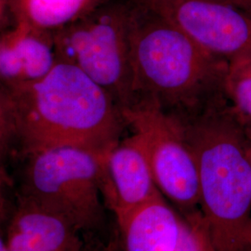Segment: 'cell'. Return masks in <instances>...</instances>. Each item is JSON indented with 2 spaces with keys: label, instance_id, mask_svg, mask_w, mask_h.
I'll use <instances>...</instances> for the list:
<instances>
[{
  "label": "cell",
  "instance_id": "19",
  "mask_svg": "<svg viewBox=\"0 0 251 251\" xmlns=\"http://www.w3.org/2000/svg\"><path fill=\"white\" fill-rule=\"evenodd\" d=\"M247 130V129H246ZM247 133H248V137H249V141H250V150H251V128L247 130Z\"/></svg>",
  "mask_w": 251,
  "mask_h": 251
},
{
  "label": "cell",
  "instance_id": "13",
  "mask_svg": "<svg viewBox=\"0 0 251 251\" xmlns=\"http://www.w3.org/2000/svg\"><path fill=\"white\" fill-rule=\"evenodd\" d=\"M225 95L234 115L247 129L251 128V56L229 61Z\"/></svg>",
  "mask_w": 251,
  "mask_h": 251
},
{
  "label": "cell",
  "instance_id": "18",
  "mask_svg": "<svg viewBox=\"0 0 251 251\" xmlns=\"http://www.w3.org/2000/svg\"><path fill=\"white\" fill-rule=\"evenodd\" d=\"M0 251H9L6 239H4L3 237H1V240H0Z\"/></svg>",
  "mask_w": 251,
  "mask_h": 251
},
{
  "label": "cell",
  "instance_id": "12",
  "mask_svg": "<svg viewBox=\"0 0 251 251\" xmlns=\"http://www.w3.org/2000/svg\"><path fill=\"white\" fill-rule=\"evenodd\" d=\"M108 0H14V25L54 32L86 16Z\"/></svg>",
  "mask_w": 251,
  "mask_h": 251
},
{
  "label": "cell",
  "instance_id": "5",
  "mask_svg": "<svg viewBox=\"0 0 251 251\" xmlns=\"http://www.w3.org/2000/svg\"><path fill=\"white\" fill-rule=\"evenodd\" d=\"M139 5L108 0L86 16L54 31L58 61L77 66L115 99L132 104V36Z\"/></svg>",
  "mask_w": 251,
  "mask_h": 251
},
{
  "label": "cell",
  "instance_id": "9",
  "mask_svg": "<svg viewBox=\"0 0 251 251\" xmlns=\"http://www.w3.org/2000/svg\"><path fill=\"white\" fill-rule=\"evenodd\" d=\"M58 63L53 33L16 23L0 38L1 85L18 86L42 79Z\"/></svg>",
  "mask_w": 251,
  "mask_h": 251
},
{
  "label": "cell",
  "instance_id": "7",
  "mask_svg": "<svg viewBox=\"0 0 251 251\" xmlns=\"http://www.w3.org/2000/svg\"><path fill=\"white\" fill-rule=\"evenodd\" d=\"M228 62L251 56V15L214 0H135Z\"/></svg>",
  "mask_w": 251,
  "mask_h": 251
},
{
  "label": "cell",
  "instance_id": "6",
  "mask_svg": "<svg viewBox=\"0 0 251 251\" xmlns=\"http://www.w3.org/2000/svg\"><path fill=\"white\" fill-rule=\"evenodd\" d=\"M142 145L162 195L186 213L199 208L198 165L179 119L147 102L122 110Z\"/></svg>",
  "mask_w": 251,
  "mask_h": 251
},
{
  "label": "cell",
  "instance_id": "17",
  "mask_svg": "<svg viewBox=\"0 0 251 251\" xmlns=\"http://www.w3.org/2000/svg\"><path fill=\"white\" fill-rule=\"evenodd\" d=\"M226 5L232 6L236 9H241L243 11L251 15V0H214Z\"/></svg>",
  "mask_w": 251,
  "mask_h": 251
},
{
  "label": "cell",
  "instance_id": "2",
  "mask_svg": "<svg viewBox=\"0 0 251 251\" xmlns=\"http://www.w3.org/2000/svg\"><path fill=\"white\" fill-rule=\"evenodd\" d=\"M178 119L198 165L199 208L215 251H251V156L246 128L226 97Z\"/></svg>",
  "mask_w": 251,
  "mask_h": 251
},
{
  "label": "cell",
  "instance_id": "10",
  "mask_svg": "<svg viewBox=\"0 0 251 251\" xmlns=\"http://www.w3.org/2000/svg\"><path fill=\"white\" fill-rule=\"evenodd\" d=\"M80 233L62 217L17 199L5 239L9 251H80Z\"/></svg>",
  "mask_w": 251,
  "mask_h": 251
},
{
  "label": "cell",
  "instance_id": "11",
  "mask_svg": "<svg viewBox=\"0 0 251 251\" xmlns=\"http://www.w3.org/2000/svg\"><path fill=\"white\" fill-rule=\"evenodd\" d=\"M123 251H174L180 214L159 195L117 223Z\"/></svg>",
  "mask_w": 251,
  "mask_h": 251
},
{
  "label": "cell",
  "instance_id": "1",
  "mask_svg": "<svg viewBox=\"0 0 251 251\" xmlns=\"http://www.w3.org/2000/svg\"><path fill=\"white\" fill-rule=\"evenodd\" d=\"M115 99L72 63L58 61L45 77L1 85V152L21 156L57 145L107 153L126 127Z\"/></svg>",
  "mask_w": 251,
  "mask_h": 251
},
{
  "label": "cell",
  "instance_id": "3",
  "mask_svg": "<svg viewBox=\"0 0 251 251\" xmlns=\"http://www.w3.org/2000/svg\"><path fill=\"white\" fill-rule=\"evenodd\" d=\"M138 5L132 36V104L151 103L181 118L226 97L229 62Z\"/></svg>",
  "mask_w": 251,
  "mask_h": 251
},
{
  "label": "cell",
  "instance_id": "16",
  "mask_svg": "<svg viewBox=\"0 0 251 251\" xmlns=\"http://www.w3.org/2000/svg\"><path fill=\"white\" fill-rule=\"evenodd\" d=\"M80 251H117L112 245H108L90 235L84 238Z\"/></svg>",
  "mask_w": 251,
  "mask_h": 251
},
{
  "label": "cell",
  "instance_id": "14",
  "mask_svg": "<svg viewBox=\"0 0 251 251\" xmlns=\"http://www.w3.org/2000/svg\"><path fill=\"white\" fill-rule=\"evenodd\" d=\"M179 214L180 231L174 251H216L209 226L200 208Z\"/></svg>",
  "mask_w": 251,
  "mask_h": 251
},
{
  "label": "cell",
  "instance_id": "15",
  "mask_svg": "<svg viewBox=\"0 0 251 251\" xmlns=\"http://www.w3.org/2000/svg\"><path fill=\"white\" fill-rule=\"evenodd\" d=\"M14 0H0V25L2 32L14 25Z\"/></svg>",
  "mask_w": 251,
  "mask_h": 251
},
{
  "label": "cell",
  "instance_id": "4",
  "mask_svg": "<svg viewBox=\"0 0 251 251\" xmlns=\"http://www.w3.org/2000/svg\"><path fill=\"white\" fill-rule=\"evenodd\" d=\"M107 153L57 145L21 156L17 199L62 217L81 233H93L104 221L100 180Z\"/></svg>",
  "mask_w": 251,
  "mask_h": 251
},
{
  "label": "cell",
  "instance_id": "8",
  "mask_svg": "<svg viewBox=\"0 0 251 251\" xmlns=\"http://www.w3.org/2000/svg\"><path fill=\"white\" fill-rule=\"evenodd\" d=\"M105 206L117 223L161 195L150 164L134 134L121 140L106 154L100 180Z\"/></svg>",
  "mask_w": 251,
  "mask_h": 251
}]
</instances>
